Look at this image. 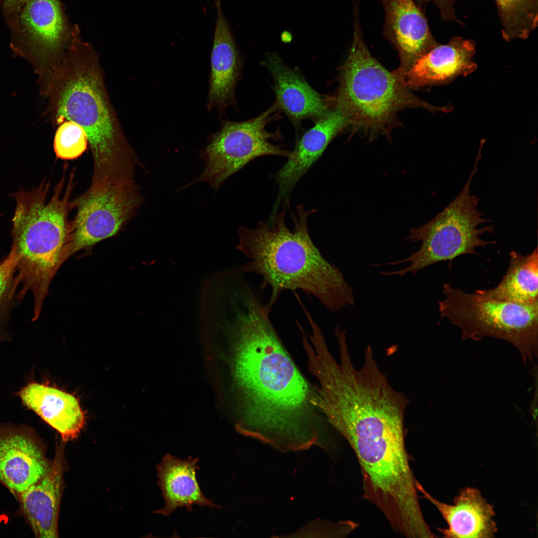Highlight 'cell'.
Listing matches in <instances>:
<instances>
[{
  "label": "cell",
  "mask_w": 538,
  "mask_h": 538,
  "mask_svg": "<svg viewBox=\"0 0 538 538\" xmlns=\"http://www.w3.org/2000/svg\"><path fill=\"white\" fill-rule=\"evenodd\" d=\"M262 292L246 288L213 305L200 328L217 395L240 432L308 441L327 421L315 385L301 374L269 317Z\"/></svg>",
  "instance_id": "obj_1"
},
{
  "label": "cell",
  "mask_w": 538,
  "mask_h": 538,
  "mask_svg": "<svg viewBox=\"0 0 538 538\" xmlns=\"http://www.w3.org/2000/svg\"><path fill=\"white\" fill-rule=\"evenodd\" d=\"M286 210L283 207L254 228L238 230L236 249L248 260L240 269L260 276L261 289H269L267 309L271 313L284 291L298 290L333 313L354 306L352 289L343 273L323 256L310 236L308 219L316 210H306L301 204L296 206V213L290 211L292 230L285 223Z\"/></svg>",
  "instance_id": "obj_2"
},
{
  "label": "cell",
  "mask_w": 538,
  "mask_h": 538,
  "mask_svg": "<svg viewBox=\"0 0 538 538\" xmlns=\"http://www.w3.org/2000/svg\"><path fill=\"white\" fill-rule=\"evenodd\" d=\"M47 97V113L54 126L72 121L86 133L94 161L93 178L134 175L139 162L110 100L95 52L85 45L71 46Z\"/></svg>",
  "instance_id": "obj_3"
},
{
  "label": "cell",
  "mask_w": 538,
  "mask_h": 538,
  "mask_svg": "<svg viewBox=\"0 0 538 538\" xmlns=\"http://www.w3.org/2000/svg\"><path fill=\"white\" fill-rule=\"evenodd\" d=\"M73 173L62 195L65 176L47 201L49 183L42 182L31 191L19 190L14 195L16 207L12 218V249L17 256L16 275L21 285L17 299L30 291L33 296V314H40L49 285L66 260L70 221L68 217L75 206L70 200L74 187Z\"/></svg>",
  "instance_id": "obj_4"
},
{
  "label": "cell",
  "mask_w": 538,
  "mask_h": 538,
  "mask_svg": "<svg viewBox=\"0 0 538 538\" xmlns=\"http://www.w3.org/2000/svg\"><path fill=\"white\" fill-rule=\"evenodd\" d=\"M353 11L352 46L340 69L337 91L328 97L332 109L345 116L353 132L370 138L386 134L398 124V112L407 108L450 112V106L435 107L415 96L395 71H388L371 54L363 40L356 4Z\"/></svg>",
  "instance_id": "obj_5"
},
{
  "label": "cell",
  "mask_w": 538,
  "mask_h": 538,
  "mask_svg": "<svg viewBox=\"0 0 538 538\" xmlns=\"http://www.w3.org/2000/svg\"><path fill=\"white\" fill-rule=\"evenodd\" d=\"M445 298L438 302L446 317L461 331L463 339L493 337L507 341L520 351L524 362L538 355V302L522 304L496 299L474 291L464 292L443 284Z\"/></svg>",
  "instance_id": "obj_6"
},
{
  "label": "cell",
  "mask_w": 538,
  "mask_h": 538,
  "mask_svg": "<svg viewBox=\"0 0 538 538\" xmlns=\"http://www.w3.org/2000/svg\"><path fill=\"white\" fill-rule=\"evenodd\" d=\"M481 157V153H478L471 174L457 197L431 221L411 230L407 240L421 242L419 249L403 260L376 266L406 262L409 265L400 270L382 272V274L404 276L410 272L415 275L419 270L438 262L451 261L466 254L478 255L476 252L478 247L495 244V241L481 238L486 233H491L494 226L478 228L490 220L485 218L480 212L477 208L479 199L470 190Z\"/></svg>",
  "instance_id": "obj_7"
},
{
  "label": "cell",
  "mask_w": 538,
  "mask_h": 538,
  "mask_svg": "<svg viewBox=\"0 0 538 538\" xmlns=\"http://www.w3.org/2000/svg\"><path fill=\"white\" fill-rule=\"evenodd\" d=\"M278 111L273 104L264 113L247 121L223 120L220 130L210 136L201 151L204 168L192 184L205 182L216 192L230 176L258 157L276 155L287 158L290 150L269 141L282 139L279 131L269 132L266 129L269 123L279 119Z\"/></svg>",
  "instance_id": "obj_8"
},
{
  "label": "cell",
  "mask_w": 538,
  "mask_h": 538,
  "mask_svg": "<svg viewBox=\"0 0 538 538\" xmlns=\"http://www.w3.org/2000/svg\"><path fill=\"white\" fill-rule=\"evenodd\" d=\"M70 221L66 259L82 249L116 234L135 214L143 201L134 178L92 180Z\"/></svg>",
  "instance_id": "obj_9"
},
{
  "label": "cell",
  "mask_w": 538,
  "mask_h": 538,
  "mask_svg": "<svg viewBox=\"0 0 538 538\" xmlns=\"http://www.w3.org/2000/svg\"><path fill=\"white\" fill-rule=\"evenodd\" d=\"M19 23L24 42L21 52L38 76L46 96L67 52L65 27L59 0H25Z\"/></svg>",
  "instance_id": "obj_10"
},
{
  "label": "cell",
  "mask_w": 538,
  "mask_h": 538,
  "mask_svg": "<svg viewBox=\"0 0 538 538\" xmlns=\"http://www.w3.org/2000/svg\"><path fill=\"white\" fill-rule=\"evenodd\" d=\"M52 462L36 435L23 427L0 428V482L16 496L43 478Z\"/></svg>",
  "instance_id": "obj_11"
},
{
  "label": "cell",
  "mask_w": 538,
  "mask_h": 538,
  "mask_svg": "<svg viewBox=\"0 0 538 538\" xmlns=\"http://www.w3.org/2000/svg\"><path fill=\"white\" fill-rule=\"evenodd\" d=\"M313 127L297 140L287 161L275 174L278 194L271 214L275 215L281 204L289 207L290 197L300 178L320 157L335 136L349 126L345 116L332 109L317 120Z\"/></svg>",
  "instance_id": "obj_12"
},
{
  "label": "cell",
  "mask_w": 538,
  "mask_h": 538,
  "mask_svg": "<svg viewBox=\"0 0 538 538\" xmlns=\"http://www.w3.org/2000/svg\"><path fill=\"white\" fill-rule=\"evenodd\" d=\"M384 33L399 53L398 72L408 70L438 43L421 7L413 0H383Z\"/></svg>",
  "instance_id": "obj_13"
},
{
  "label": "cell",
  "mask_w": 538,
  "mask_h": 538,
  "mask_svg": "<svg viewBox=\"0 0 538 538\" xmlns=\"http://www.w3.org/2000/svg\"><path fill=\"white\" fill-rule=\"evenodd\" d=\"M475 52L473 41L456 36L446 44H438L406 71L395 72L407 88L447 84L476 70Z\"/></svg>",
  "instance_id": "obj_14"
},
{
  "label": "cell",
  "mask_w": 538,
  "mask_h": 538,
  "mask_svg": "<svg viewBox=\"0 0 538 538\" xmlns=\"http://www.w3.org/2000/svg\"><path fill=\"white\" fill-rule=\"evenodd\" d=\"M262 64L273 78L274 104L296 128L303 120L316 121L332 109L328 97L315 91L298 72L287 66L276 53L267 55Z\"/></svg>",
  "instance_id": "obj_15"
},
{
  "label": "cell",
  "mask_w": 538,
  "mask_h": 538,
  "mask_svg": "<svg viewBox=\"0 0 538 538\" xmlns=\"http://www.w3.org/2000/svg\"><path fill=\"white\" fill-rule=\"evenodd\" d=\"M417 490L432 503L448 525L439 529L446 538H493L497 531L493 506L480 492L465 487L456 496L453 505L444 504L433 498L422 485L415 481Z\"/></svg>",
  "instance_id": "obj_16"
},
{
  "label": "cell",
  "mask_w": 538,
  "mask_h": 538,
  "mask_svg": "<svg viewBox=\"0 0 538 538\" xmlns=\"http://www.w3.org/2000/svg\"><path fill=\"white\" fill-rule=\"evenodd\" d=\"M241 64V57L229 24L220 7L217 9L211 54L207 103L209 110L216 107L222 115L229 105L237 108L235 90L239 80Z\"/></svg>",
  "instance_id": "obj_17"
},
{
  "label": "cell",
  "mask_w": 538,
  "mask_h": 538,
  "mask_svg": "<svg viewBox=\"0 0 538 538\" xmlns=\"http://www.w3.org/2000/svg\"><path fill=\"white\" fill-rule=\"evenodd\" d=\"M64 446H57L48 473L17 496L24 516L38 538L58 536L64 468Z\"/></svg>",
  "instance_id": "obj_18"
},
{
  "label": "cell",
  "mask_w": 538,
  "mask_h": 538,
  "mask_svg": "<svg viewBox=\"0 0 538 538\" xmlns=\"http://www.w3.org/2000/svg\"><path fill=\"white\" fill-rule=\"evenodd\" d=\"M18 395L26 406L60 433L64 442L77 437L84 426V413L78 399L71 394L31 383Z\"/></svg>",
  "instance_id": "obj_19"
},
{
  "label": "cell",
  "mask_w": 538,
  "mask_h": 538,
  "mask_svg": "<svg viewBox=\"0 0 538 538\" xmlns=\"http://www.w3.org/2000/svg\"><path fill=\"white\" fill-rule=\"evenodd\" d=\"M198 461V458L191 456L181 459L167 454L157 464V484L165 504L154 513L169 516L182 507L191 512L195 505L219 507L201 492L196 477V471L200 469L197 465Z\"/></svg>",
  "instance_id": "obj_20"
},
{
  "label": "cell",
  "mask_w": 538,
  "mask_h": 538,
  "mask_svg": "<svg viewBox=\"0 0 538 538\" xmlns=\"http://www.w3.org/2000/svg\"><path fill=\"white\" fill-rule=\"evenodd\" d=\"M509 256V268L499 283L492 288L475 291L492 298L519 303L538 302L537 248L527 255L513 251Z\"/></svg>",
  "instance_id": "obj_21"
},
{
  "label": "cell",
  "mask_w": 538,
  "mask_h": 538,
  "mask_svg": "<svg viewBox=\"0 0 538 538\" xmlns=\"http://www.w3.org/2000/svg\"><path fill=\"white\" fill-rule=\"evenodd\" d=\"M507 41L528 37L538 26V0H495Z\"/></svg>",
  "instance_id": "obj_22"
},
{
  "label": "cell",
  "mask_w": 538,
  "mask_h": 538,
  "mask_svg": "<svg viewBox=\"0 0 538 538\" xmlns=\"http://www.w3.org/2000/svg\"><path fill=\"white\" fill-rule=\"evenodd\" d=\"M54 138V150L57 157L63 160L76 159L87 150L88 139L83 129L69 120L58 126Z\"/></svg>",
  "instance_id": "obj_23"
},
{
  "label": "cell",
  "mask_w": 538,
  "mask_h": 538,
  "mask_svg": "<svg viewBox=\"0 0 538 538\" xmlns=\"http://www.w3.org/2000/svg\"><path fill=\"white\" fill-rule=\"evenodd\" d=\"M17 256L11 248L0 263V339L18 286L16 275Z\"/></svg>",
  "instance_id": "obj_24"
},
{
  "label": "cell",
  "mask_w": 538,
  "mask_h": 538,
  "mask_svg": "<svg viewBox=\"0 0 538 538\" xmlns=\"http://www.w3.org/2000/svg\"><path fill=\"white\" fill-rule=\"evenodd\" d=\"M416 2L417 4L419 5L432 2L438 8L443 20L457 21L453 5V0H416Z\"/></svg>",
  "instance_id": "obj_25"
},
{
  "label": "cell",
  "mask_w": 538,
  "mask_h": 538,
  "mask_svg": "<svg viewBox=\"0 0 538 538\" xmlns=\"http://www.w3.org/2000/svg\"><path fill=\"white\" fill-rule=\"evenodd\" d=\"M25 0H3L5 9L7 10L19 12Z\"/></svg>",
  "instance_id": "obj_26"
},
{
  "label": "cell",
  "mask_w": 538,
  "mask_h": 538,
  "mask_svg": "<svg viewBox=\"0 0 538 538\" xmlns=\"http://www.w3.org/2000/svg\"><path fill=\"white\" fill-rule=\"evenodd\" d=\"M221 0H215V7H216V9L221 7Z\"/></svg>",
  "instance_id": "obj_27"
}]
</instances>
